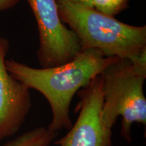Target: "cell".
<instances>
[{
  "mask_svg": "<svg viewBox=\"0 0 146 146\" xmlns=\"http://www.w3.org/2000/svg\"><path fill=\"white\" fill-rule=\"evenodd\" d=\"M21 0H0V12L15 7Z\"/></svg>",
  "mask_w": 146,
  "mask_h": 146,
  "instance_id": "obj_9",
  "label": "cell"
},
{
  "mask_svg": "<svg viewBox=\"0 0 146 146\" xmlns=\"http://www.w3.org/2000/svg\"><path fill=\"white\" fill-rule=\"evenodd\" d=\"M48 128L38 127L23 133L3 146H50L57 136Z\"/></svg>",
  "mask_w": 146,
  "mask_h": 146,
  "instance_id": "obj_7",
  "label": "cell"
},
{
  "mask_svg": "<svg viewBox=\"0 0 146 146\" xmlns=\"http://www.w3.org/2000/svg\"><path fill=\"white\" fill-rule=\"evenodd\" d=\"M103 87L102 119L109 133L119 116L121 136L130 143L135 123L146 124V99L143 92L146 78V54L135 60L119 59L100 74Z\"/></svg>",
  "mask_w": 146,
  "mask_h": 146,
  "instance_id": "obj_3",
  "label": "cell"
},
{
  "mask_svg": "<svg viewBox=\"0 0 146 146\" xmlns=\"http://www.w3.org/2000/svg\"><path fill=\"white\" fill-rule=\"evenodd\" d=\"M79 114L75 123L62 138L58 146H112V133L106 130L102 119L103 87L101 75L80 91Z\"/></svg>",
  "mask_w": 146,
  "mask_h": 146,
  "instance_id": "obj_5",
  "label": "cell"
},
{
  "mask_svg": "<svg viewBox=\"0 0 146 146\" xmlns=\"http://www.w3.org/2000/svg\"><path fill=\"white\" fill-rule=\"evenodd\" d=\"M37 24V56L42 68H52L73 60L82 50L77 36L62 22L56 0H27Z\"/></svg>",
  "mask_w": 146,
  "mask_h": 146,
  "instance_id": "obj_4",
  "label": "cell"
},
{
  "mask_svg": "<svg viewBox=\"0 0 146 146\" xmlns=\"http://www.w3.org/2000/svg\"><path fill=\"white\" fill-rule=\"evenodd\" d=\"M118 60L106 57L98 50L87 49L81 50L69 62L52 68H35L13 59L5 60V64L15 79L45 97L52 114L47 128L58 133L72 127L70 106L76 93Z\"/></svg>",
  "mask_w": 146,
  "mask_h": 146,
  "instance_id": "obj_1",
  "label": "cell"
},
{
  "mask_svg": "<svg viewBox=\"0 0 146 146\" xmlns=\"http://www.w3.org/2000/svg\"><path fill=\"white\" fill-rule=\"evenodd\" d=\"M60 18L77 36L82 50L135 60L146 54V26H132L114 16L67 0H56Z\"/></svg>",
  "mask_w": 146,
  "mask_h": 146,
  "instance_id": "obj_2",
  "label": "cell"
},
{
  "mask_svg": "<svg viewBox=\"0 0 146 146\" xmlns=\"http://www.w3.org/2000/svg\"><path fill=\"white\" fill-rule=\"evenodd\" d=\"M67 1L76 3V4L82 5V6L94 8L92 0H67Z\"/></svg>",
  "mask_w": 146,
  "mask_h": 146,
  "instance_id": "obj_10",
  "label": "cell"
},
{
  "mask_svg": "<svg viewBox=\"0 0 146 146\" xmlns=\"http://www.w3.org/2000/svg\"><path fill=\"white\" fill-rule=\"evenodd\" d=\"M9 49L8 40L0 36V142L18 132L32 107L30 89L5 67Z\"/></svg>",
  "mask_w": 146,
  "mask_h": 146,
  "instance_id": "obj_6",
  "label": "cell"
},
{
  "mask_svg": "<svg viewBox=\"0 0 146 146\" xmlns=\"http://www.w3.org/2000/svg\"><path fill=\"white\" fill-rule=\"evenodd\" d=\"M95 10L106 15L114 16L128 7L129 0H92Z\"/></svg>",
  "mask_w": 146,
  "mask_h": 146,
  "instance_id": "obj_8",
  "label": "cell"
}]
</instances>
